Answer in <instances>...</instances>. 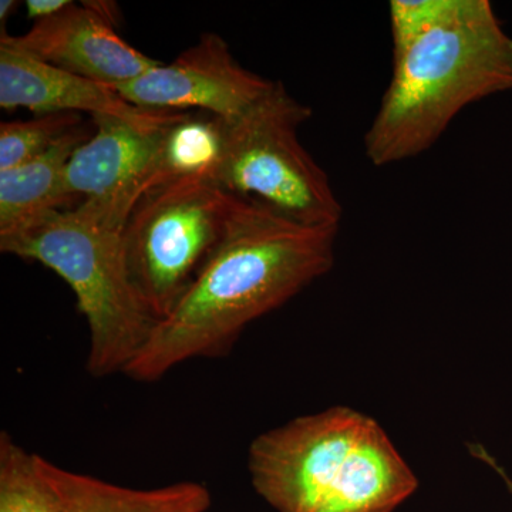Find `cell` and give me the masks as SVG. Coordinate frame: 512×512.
<instances>
[{
	"label": "cell",
	"instance_id": "1",
	"mask_svg": "<svg viewBox=\"0 0 512 512\" xmlns=\"http://www.w3.org/2000/svg\"><path fill=\"white\" fill-rule=\"evenodd\" d=\"M338 232L238 197L220 244L124 375L157 382L187 360L227 355L249 323L328 274Z\"/></svg>",
	"mask_w": 512,
	"mask_h": 512
},
{
	"label": "cell",
	"instance_id": "2",
	"mask_svg": "<svg viewBox=\"0 0 512 512\" xmlns=\"http://www.w3.org/2000/svg\"><path fill=\"white\" fill-rule=\"evenodd\" d=\"M512 90V37L488 0H447L400 52L365 153L377 167L430 150L470 104Z\"/></svg>",
	"mask_w": 512,
	"mask_h": 512
},
{
	"label": "cell",
	"instance_id": "3",
	"mask_svg": "<svg viewBox=\"0 0 512 512\" xmlns=\"http://www.w3.org/2000/svg\"><path fill=\"white\" fill-rule=\"evenodd\" d=\"M248 468L278 512H393L419 487L379 423L349 407L256 437Z\"/></svg>",
	"mask_w": 512,
	"mask_h": 512
},
{
	"label": "cell",
	"instance_id": "4",
	"mask_svg": "<svg viewBox=\"0 0 512 512\" xmlns=\"http://www.w3.org/2000/svg\"><path fill=\"white\" fill-rule=\"evenodd\" d=\"M0 249L45 265L72 288L90 330L87 372L94 377L124 373L158 320L131 284L121 229L82 201L2 235Z\"/></svg>",
	"mask_w": 512,
	"mask_h": 512
},
{
	"label": "cell",
	"instance_id": "5",
	"mask_svg": "<svg viewBox=\"0 0 512 512\" xmlns=\"http://www.w3.org/2000/svg\"><path fill=\"white\" fill-rule=\"evenodd\" d=\"M312 109L281 82L232 123H225L217 183L235 197L313 227H339L342 204L328 174L299 141Z\"/></svg>",
	"mask_w": 512,
	"mask_h": 512
},
{
	"label": "cell",
	"instance_id": "6",
	"mask_svg": "<svg viewBox=\"0 0 512 512\" xmlns=\"http://www.w3.org/2000/svg\"><path fill=\"white\" fill-rule=\"evenodd\" d=\"M237 201L217 181L185 178L151 188L134 204L121 229L127 271L158 322L194 284Z\"/></svg>",
	"mask_w": 512,
	"mask_h": 512
},
{
	"label": "cell",
	"instance_id": "7",
	"mask_svg": "<svg viewBox=\"0 0 512 512\" xmlns=\"http://www.w3.org/2000/svg\"><path fill=\"white\" fill-rule=\"evenodd\" d=\"M272 84L241 66L221 36L205 33L173 62L160 63L114 90L140 109H200L232 123L261 100Z\"/></svg>",
	"mask_w": 512,
	"mask_h": 512
},
{
	"label": "cell",
	"instance_id": "8",
	"mask_svg": "<svg viewBox=\"0 0 512 512\" xmlns=\"http://www.w3.org/2000/svg\"><path fill=\"white\" fill-rule=\"evenodd\" d=\"M93 121L96 131L70 157L64 185L73 200L83 198L110 225L123 229L134 204L150 188L164 130L170 124L143 128L109 116H96Z\"/></svg>",
	"mask_w": 512,
	"mask_h": 512
},
{
	"label": "cell",
	"instance_id": "9",
	"mask_svg": "<svg viewBox=\"0 0 512 512\" xmlns=\"http://www.w3.org/2000/svg\"><path fill=\"white\" fill-rule=\"evenodd\" d=\"M0 42L18 47L64 72L113 89L160 64L124 42L114 26L84 3L79 6L73 2L59 15L33 23L25 35L2 32Z\"/></svg>",
	"mask_w": 512,
	"mask_h": 512
},
{
	"label": "cell",
	"instance_id": "10",
	"mask_svg": "<svg viewBox=\"0 0 512 512\" xmlns=\"http://www.w3.org/2000/svg\"><path fill=\"white\" fill-rule=\"evenodd\" d=\"M0 107H23L37 116L86 111L92 117H117L143 128L168 126L188 113L140 109L113 87L64 72L5 42H0Z\"/></svg>",
	"mask_w": 512,
	"mask_h": 512
},
{
	"label": "cell",
	"instance_id": "11",
	"mask_svg": "<svg viewBox=\"0 0 512 512\" xmlns=\"http://www.w3.org/2000/svg\"><path fill=\"white\" fill-rule=\"evenodd\" d=\"M37 463L55 494L57 512H205L211 505L207 487L191 481L134 490L73 473L39 454Z\"/></svg>",
	"mask_w": 512,
	"mask_h": 512
},
{
	"label": "cell",
	"instance_id": "12",
	"mask_svg": "<svg viewBox=\"0 0 512 512\" xmlns=\"http://www.w3.org/2000/svg\"><path fill=\"white\" fill-rule=\"evenodd\" d=\"M90 136L76 128L35 160L0 171V237L28 227L50 212L73 208L64 170L76 148Z\"/></svg>",
	"mask_w": 512,
	"mask_h": 512
},
{
	"label": "cell",
	"instance_id": "13",
	"mask_svg": "<svg viewBox=\"0 0 512 512\" xmlns=\"http://www.w3.org/2000/svg\"><path fill=\"white\" fill-rule=\"evenodd\" d=\"M224 130V121L191 111L170 124L164 130L148 190L185 178L217 181Z\"/></svg>",
	"mask_w": 512,
	"mask_h": 512
},
{
	"label": "cell",
	"instance_id": "14",
	"mask_svg": "<svg viewBox=\"0 0 512 512\" xmlns=\"http://www.w3.org/2000/svg\"><path fill=\"white\" fill-rule=\"evenodd\" d=\"M0 512H57L56 498L37 463V454L0 433Z\"/></svg>",
	"mask_w": 512,
	"mask_h": 512
},
{
	"label": "cell",
	"instance_id": "15",
	"mask_svg": "<svg viewBox=\"0 0 512 512\" xmlns=\"http://www.w3.org/2000/svg\"><path fill=\"white\" fill-rule=\"evenodd\" d=\"M80 114L52 113L28 121L0 124V171L12 170L42 156L70 131L79 128Z\"/></svg>",
	"mask_w": 512,
	"mask_h": 512
},
{
	"label": "cell",
	"instance_id": "16",
	"mask_svg": "<svg viewBox=\"0 0 512 512\" xmlns=\"http://www.w3.org/2000/svg\"><path fill=\"white\" fill-rule=\"evenodd\" d=\"M446 3L447 0H392L389 10L393 53L400 52L429 28Z\"/></svg>",
	"mask_w": 512,
	"mask_h": 512
},
{
	"label": "cell",
	"instance_id": "17",
	"mask_svg": "<svg viewBox=\"0 0 512 512\" xmlns=\"http://www.w3.org/2000/svg\"><path fill=\"white\" fill-rule=\"evenodd\" d=\"M72 0H28L26 5V15L33 23L40 22L59 15L64 9L72 5Z\"/></svg>",
	"mask_w": 512,
	"mask_h": 512
},
{
	"label": "cell",
	"instance_id": "18",
	"mask_svg": "<svg viewBox=\"0 0 512 512\" xmlns=\"http://www.w3.org/2000/svg\"><path fill=\"white\" fill-rule=\"evenodd\" d=\"M468 448H470L471 454L474 457H477L478 460L484 461L488 466L493 468L495 473L500 474V477L503 478L504 483L507 484L508 490L512 493V480L507 476L503 467L497 463V460L481 444H468Z\"/></svg>",
	"mask_w": 512,
	"mask_h": 512
},
{
	"label": "cell",
	"instance_id": "19",
	"mask_svg": "<svg viewBox=\"0 0 512 512\" xmlns=\"http://www.w3.org/2000/svg\"><path fill=\"white\" fill-rule=\"evenodd\" d=\"M87 8L94 10L100 18L106 20L111 26H116L119 23L120 12L116 3L113 2H83Z\"/></svg>",
	"mask_w": 512,
	"mask_h": 512
},
{
	"label": "cell",
	"instance_id": "20",
	"mask_svg": "<svg viewBox=\"0 0 512 512\" xmlns=\"http://www.w3.org/2000/svg\"><path fill=\"white\" fill-rule=\"evenodd\" d=\"M19 3L16 0H2L0 2V25H2V32H6L5 23L8 22L12 13L18 8ZM0 32V33H2Z\"/></svg>",
	"mask_w": 512,
	"mask_h": 512
}]
</instances>
